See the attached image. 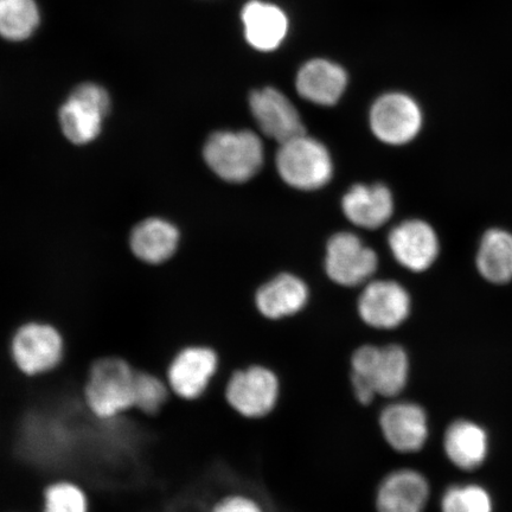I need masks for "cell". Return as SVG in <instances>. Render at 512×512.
<instances>
[{
	"label": "cell",
	"instance_id": "obj_13",
	"mask_svg": "<svg viewBox=\"0 0 512 512\" xmlns=\"http://www.w3.org/2000/svg\"><path fill=\"white\" fill-rule=\"evenodd\" d=\"M431 484L413 467H399L384 475L374 495L376 512H425L431 499Z\"/></svg>",
	"mask_w": 512,
	"mask_h": 512
},
{
	"label": "cell",
	"instance_id": "obj_22",
	"mask_svg": "<svg viewBox=\"0 0 512 512\" xmlns=\"http://www.w3.org/2000/svg\"><path fill=\"white\" fill-rule=\"evenodd\" d=\"M477 268L492 284L512 280V234L507 230L490 229L483 235L477 253Z\"/></svg>",
	"mask_w": 512,
	"mask_h": 512
},
{
	"label": "cell",
	"instance_id": "obj_9",
	"mask_svg": "<svg viewBox=\"0 0 512 512\" xmlns=\"http://www.w3.org/2000/svg\"><path fill=\"white\" fill-rule=\"evenodd\" d=\"M220 368L219 352L209 345L191 344L172 357L165 380L177 398L196 401L207 394Z\"/></svg>",
	"mask_w": 512,
	"mask_h": 512
},
{
	"label": "cell",
	"instance_id": "obj_11",
	"mask_svg": "<svg viewBox=\"0 0 512 512\" xmlns=\"http://www.w3.org/2000/svg\"><path fill=\"white\" fill-rule=\"evenodd\" d=\"M411 312V296L405 287L392 280L371 281L357 300L358 316L368 328L377 331L399 329Z\"/></svg>",
	"mask_w": 512,
	"mask_h": 512
},
{
	"label": "cell",
	"instance_id": "obj_8",
	"mask_svg": "<svg viewBox=\"0 0 512 512\" xmlns=\"http://www.w3.org/2000/svg\"><path fill=\"white\" fill-rule=\"evenodd\" d=\"M377 426L381 437L395 453L411 456L424 450L431 437L430 416L418 402L402 398L384 403Z\"/></svg>",
	"mask_w": 512,
	"mask_h": 512
},
{
	"label": "cell",
	"instance_id": "obj_3",
	"mask_svg": "<svg viewBox=\"0 0 512 512\" xmlns=\"http://www.w3.org/2000/svg\"><path fill=\"white\" fill-rule=\"evenodd\" d=\"M204 162L217 177L229 183H246L264 165L262 140L252 131H219L203 147Z\"/></svg>",
	"mask_w": 512,
	"mask_h": 512
},
{
	"label": "cell",
	"instance_id": "obj_21",
	"mask_svg": "<svg viewBox=\"0 0 512 512\" xmlns=\"http://www.w3.org/2000/svg\"><path fill=\"white\" fill-rule=\"evenodd\" d=\"M179 240L181 234L174 223L160 217H149L133 228L130 247L140 261L159 265L174 256Z\"/></svg>",
	"mask_w": 512,
	"mask_h": 512
},
{
	"label": "cell",
	"instance_id": "obj_6",
	"mask_svg": "<svg viewBox=\"0 0 512 512\" xmlns=\"http://www.w3.org/2000/svg\"><path fill=\"white\" fill-rule=\"evenodd\" d=\"M64 354L66 343L60 330L46 322L24 323L11 337V360L28 377L47 375L59 368Z\"/></svg>",
	"mask_w": 512,
	"mask_h": 512
},
{
	"label": "cell",
	"instance_id": "obj_17",
	"mask_svg": "<svg viewBox=\"0 0 512 512\" xmlns=\"http://www.w3.org/2000/svg\"><path fill=\"white\" fill-rule=\"evenodd\" d=\"M348 74L339 64L315 59L300 68L296 87L303 99L319 106H334L347 89Z\"/></svg>",
	"mask_w": 512,
	"mask_h": 512
},
{
	"label": "cell",
	"instance_id": "obj_20",
	"mask_svg": "<svg viewBox=\"0 0 512 512\" xmlns=\"http://www.w3.org/2000/svg\"><path fill=\"white\" fill-rule=\"evenodd\" d=\"M246 40L259 51H273L284 42L288 31V19L277 5L252 0L241 14Z\"/></svg>",
	"mask_w": 512,
	"mask_h": 512
},
{
	"label": "cell",
	"instance_id": "obj_23",
	"mask_svg": "<svg viewBox=\"0 0 512 512\" xmlns=\"http://www.w3.org/2000/svg\"><path fill=\"white\" fill-rule=\"evenodd\" d=\"M36 0H0V38L19 43L34 36L41 24Z\"/></svg>",
	"mask_w": 512,
	"mask_h": 512
},
{
	"label": "cell",
	"instance_id": "obj_2",
	"mask_svg": "<svg viewBox=\"0 0 512 512\" xmlns=\"http://www.w3.org/2000/svg\"><path fill=\"white\" fill-rule=\"evenodd\" d=\"M137 370L124 358L96 360L87 376L83 399L88 411L101 421H114L134 409Z\"/></svg>",
	"mask_w": 512,
	"mask_h": 512
},
{
	"label": "cell",
	"instance_id": "obj_18",
	"mask_svg": "<svg viewBox=\"0 0 512 512\" xmlns=\"http://www.w3.org/2000/svg\"><path fill=\"white\" fill-rule=\"evenodd\" d=\"M345 217L355 226L377 229L386 224L394 213L392 192L383 184H357L342 200Z\"/></svg>",
	"mask_w": 512,
	"mask_h": 512
},
{
	"label": "cell",
	"instance_id": "obj_19",
	"mask_svg": "<svg viewBox=\"0 0 512 512\" xmlns=\"http://www.w3.org/2000/svg\"><path fill=\"white\" fill-rule=\"evenodd\" d=\"M489 435L476 422L459 419L447 426L443 437L445 456L460 470L472 471L485 463Z\"/></svg>",
	"mask_w": 512,
	"mask_h": 512
},
{
	"label": "cell",
	"instance_id": "obj_12",
	"mask_svg": "<svg viewBox=\"0 0 512 512\" xmlns=\"http://www.w3.org/2000/svg\"><path fill=\"white\" fill-rule=\"evenodd\" d=\"M379 265L376 253L357 235L338 233L326 246L325 270L337 285L356 287L367 283Z\"/></svg>",
	"mask_w": 512,
	"mask_h": 512
},
{
	"label": "cell",
	"instance_id": "obj_26",
	"mask_svg": "<svg viewBox=\"0 0 512 512\" xmlns=\"http://www.w3.org/2000/svg\"><path fill=\"white\" fill-rule=\"evenodd\" d=\"M170 393L166 380L149 371L137 370L134 409L146 415H155L168 402Z\"/></svg>",
	"mask_w": 512,
	"mask_h": 512
},
{
	"label": "cell",
	"instance_id": "obj_7",
	"mask_svg": "<svg viewBox=\"0 0 512 512\" xmlns=\"http://www.w3.org/2000/svg\"><path fill=\"white\" fill-rule=\"evenodd\" d=\"M111 105L110 93L98 83L85 82L76 86L59 111L64 137L75 145L93 143L102 132Z\"/></svg>",
	"mask_w": 512,
	"mask_h": 512
},
{
	"label": "cell",
	"instance_id": "obj_14",
	"mask_svg": "<svg viewBox=\"0 0 512 512\" xmlns=\"http://www.w3.org/2000/svg\"><path fill=\"white\" fill-rule=\"evenodd\" d=\"M249 107L261 132L279 144L305 133L297 108L278 89L266 87L254 91L249 96Z\"/></svg>",
	"mask_w": 512,
	"mask_h": 512
},
{
	"label": "cell",
	"instance_id": "obj_10",
	"mask_svg": "<svg viewBox=\"0 0 512 512\" xmlns=\"http://www.w3.org/2000/svg\"><path fill=\"white\" fill-rule=\"evenodd\" d=\"M369 119L374 136L393 146L411 143L424 121L418 102L399 92L381 95L371 106Z\"/></svg>",
	"mask_w": 512,
	"mask_h": 512
},
{
	"label": "cell",
	"instance_id": "obj_15",
	"mask_svg": "<svg viewBox=\"0 0 512 512\" xmlns=\"http://www.w3.org/2000/svg\"><path fill=\"white\" fill-rule=\"evenodd\" d=\"M388 242L396 261L412 272L428 270L439 255L438 235L422 220L402 222L390 232Z\"/></svg>",
	"mask_w": 512,
	"mask_h": 512
},
{
	"label": "cell",
	"instance_id": "obj_27",
	"mask_svg": "<svg viewBox=\"0 0 512 512\" xmlns=\"http://www.w3.org/2000/svg\"><path fill=\"white\" fill-rule=\"evenodd\" d=\"M209 512H268L265 504L249 492L233 491L217 498Z\"/></svg>",
	"mask_w": 512,
	"mask_h": 512
},
{
	"label": "cell",
	"instance_id": "obj_24",
	"mask_svg": "<svg viewBox=\"0 0 512 512\" xmlns=\"http://www.w3.org/2000/svg\"><path fill=\"white\" fill-rule=\"evenodd\" d=\"M441 512H494L489 491L477 484L448 486L440 498Z\"/></svg>",
	"mask_w": 512,
	"mask_h": 512
},
{
	"label": "cell",
	"instance_id": "obj_5",
	"mask_svg": "<svg viewBox=\"0 0 512 512\" xmlns=\"http://www.w3.org/2000/svg\"><path fill=\"white\" fill-rule=\"evenodd\" d=\"M275 164L281 179L298 190L323 188L334 175L329 150L305 133L280 144Z\"/></svg>",
	"mask_w": 512,
	"mask_h": 512
},
{
	"label": "cell",
	"instance_id": "obj_4",
	"mask_svg": "<svg viewBox=\"0 0 512 512\" xmlns=\"http://www.w3.org/2000/svg\"><path fill=\"white\" fill-rule=\"evenodd\" d=\"M281 393L277 371L261 363L235 369L223 390L228 407L246 420L268 418L277 409Z\"/></svg>",
	"mask_w": 512,
	"mask_h": 512
},
{
	"label": "cell",
	"instance_id": "obj_25",
	"mask_svg": "<svg viewBox=\"0 0 512 512\" xmlns=\"http://www.w3.org/2000/svg\"><path fill=\"white\" fill-rule=\"evenodd\" d=\"M42 512H89L86 491L70 480H56L43 492Z\"/></svg>",
	"mask_w": 512,
	"mask_h": 512
},
{
	"label": "cell",
	"instance_id": "obj_1",
	"mask_svg": "<svg viewBox=\"0 0 512 512\" xmlns=\"http://www.w3.org/2000/svg\"><path fill=\"white\" fill-rule=\"evenodd\" d=\"M350 388L361 406L401 398L411 381L412 360L398 343H366L351 352Z\"/></svg>",
	"mask_w": 512,
	"mask_h": 512
},
{
	"label": "cell",
	"instance_id": "obj_16",
	"mask_svg": "<svg viewBox=\"0 0 512 512\" xmlns=\"http://www.w3.org/2000/svg\"><path fill=\"white\" fill-rule=\"evenodd\" d=\"M310 291L296 275L280 274L262 285L255 294V306L268 320L291 318L309 303Z\"/></svg>",
	"mask_w": 512,
	"mask_h": 512
}]
</instances>
